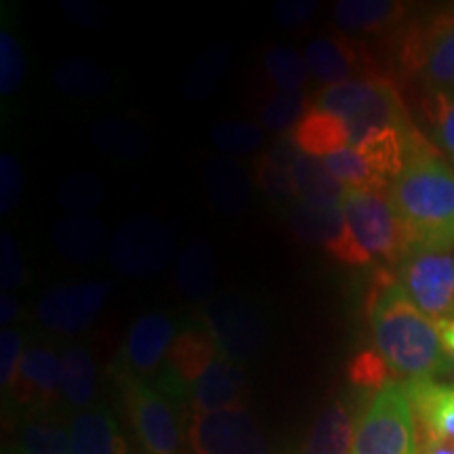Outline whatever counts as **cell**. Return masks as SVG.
I'll return each mask as SVG.
<instances>
[{
    "label": "cell",
    "mask_w": 454,
    "mask_h": 454,
    "mask_svg": "<svg viewBox=\"0 0 454 454\" xmlns=\"http://www.w3.org/2000/svg\"><path fill=\"white\" fill-rule=\"evenodd\" d=\"M387 198L411 248H454V170L427 139L412 130L406 162L387 187Z\"/></svg>",
    "instance_id": "1"
},
{
    "label": "cell",
    "mask_w": 454,
    "mask_h": 454,
    "mask_svg": "<svg viewBox=\"0 0 454 454\" xmlns=\"http://www.w3.org/2000/svg\"><path fill=\"white\" fill-rule=\"evenodd\" d=\"M383 274L371 305L374 348L385 364L406 383L435 381L448 371V354L438 325L423 314L400 282Z\"/></svg>",
    "instance_id": "2"
},
{
    "label": "cell",
    "mask_w": 454,
    "mask_h": 454,
    "mask_svg": "<svg viewBox=\"0 0 454 454\" xmlns=\"http://www.w3.org/2000/svg\"><path fill=\"white\" fill-rule=\"evenodd\" d=\"M316 107L337 116L349 135V147H360L385 130H411L408 112L395 84L383 76H364L325 87Z\"/></svg>",
    "instance_id": "3"
},
{
    "label": "cell",
    "mask_w": 454,
    "mask_h": 454,
    "mask_svg": "<svg viewBox=\"0 0 454 454\" xmlns=\"http://www.w3.org/2000/svg\"><path fill=\"white\" fill-rule=\"evenodd\" d=\"M351 454H419L417 417L406 383L387 381L356 427Z\"/></svg>",
    "instance_id": "4"
},
{
    "label": "cell",
    "mask_w": 454,
    "mask_h": 454,
    "mask_svg": "<svg viewBox=\"0 0 454 454\" xmlns=\"http://www.w3.org/2000/svg\"><path fill=\"white\" fill-rule=\"evenodd\" d=\"M351 236L371 261L397 265L411 251V242L391 207L387 190H354L348 187L340 198Z\"/></svg>",
    "instance_id": "5"
},
{
    "label": "cell",
    "mask_w": 454,
    "mask_h": 454,
    "mask_svg": "<svg viewBox=\"0 0 454 454\" xmlns=\"http://www.w3.org/2000/svg\"><path fill=\"white\" fill-rule=\"evenodd\" d=\"M402 64L419 78L425 95L454 93V11L412 27L402 43Z\"/></svg>",
    "instance_id": "6"
},
{
    "label": "cell",
    "mask_w": 454,
    "mask_h": 454,
    "mask_svg": "<svg viewBox=\"0 0 454 454\" xmlns=\"http://www.w3.org/2000/svg\"><path fill=\"white\" fill-rule=\"evenodd\" d=\"M397 282L425 316L454 322V254L411 248L397 263Z\"/></svg>",
    "instance_id": "7"
},
{
    "label": "cell",
    "mask_w": 454,
    "mask_h": 454,
    "mask_svg": "<svg viewBox=\"0 0 454 454\" xmlns=\"http://www.w3.org/2000/svg\"><path fill=\"white\" fill-rule=\"evenodd\" d=\"M124 406L144 454H181L184 440L167 395L137 377L122 379Z\"/></svg>",
    "instance_id": "8"
},
{
    "label": "cell",
    "mask_w": 454,
    "mask_h": 454,
    "mask_svg": "<svg viewBox=\"0 0 454 454\" xmlns=\"http://www.w3.org/2000/svg\"><path fill=\"white\" fill-rule=\"evenodd\" d=\"M173 254V236L160 221L150 215L124 221L110 242L112 265L129 278L160 274Z\"/></svg>",
    "instance_id": "9"
},
{
    "label": "cell",
    "mask_w": 454,
    "mask_h": 454,
    "mask_svg": "<svg viewBox=\"0 0 454 454\" xmlns=\"http://www.w3.org/2000/svg\"><path fill=\"white\" fill-rule=\"evenodd\" d=\"M204 322L221 354L234 362L259 354L268 339L263 316L242 294H221L213 299L204 309Z\"/></svg>",
    "instance_id": "10"
},
{
    "label": "cell",
    "mask_w": 454,
    "mask_h": 454,
    "mask_svg": "<svg viewBox=\"0 0 454 454\" xmlns=\"http://www.w3.org/2000/svg\"><path fill=\"white\" fill-rule=\"evenodd\" d=\"M187 442L194 454H270L263 431L247 411L192 414Z\"/></svg>",
    "instance_id": "11"
},
{
    "label": "cell",
    "mask_w": 454,
    "mask_h": 454,
    "mask_svg": "<svg viewBox=\"0 0 454 454\" xmlns=\"http://www.w3.org/2000/svg\"><path fill=\"white\" fill-rule=\"evenodd\" d=\"M110 291L107 282L61 284L43 294L36 305V317L47 331L72 337L98 320Z\"/></svg>",
    "instance_id": "12"
},
{
    "label": "cell",
    "mask_w": 454,
    "mask_h": 454,
    "mask_svg": "<svg viewBox=\"0 0 454 454\" xmlns=\"http://www.w3.org/2000/svg\"><path fill=\"white\" fill-rule=\"evenodd\" d=\"M293 230L311 244L325 247L334 259L348 265H368L372 263L368 254L362 251L360 244L351 236L343 208L339 204L317 207L299 200L291 213Z\"/></svg>",
    "instance_id": "13"
},
{
    "label": "cell",
    "mask_w": 454,
    "mask_h": 454,
    "mask_svg": "<svg viewBox=\"0 0 454 454\" xmlns=\"http://www.w3.org/2000/svg\"><path fill=\"white\" fill-rule=\"evenodd\" d=\"M11 397L17 406L44 411L61 394V357L47 345H32L24 351Z\"/></svg>",
    "instance_id": "14"
},
{
    "label": "cell",
    "mask_w": 454,
    "mask_h": 454,
    "mask_svg": "<svg viewBox=\"0 0 454 454\" xmlns=\"http://www.w3.org/2000/svg\"><path fill=\"white\" fill-rule=\"evenodd\" d=\"M192 414L247 411L248 387L242 368L231 357L219 354L217 360L192 385Z\"/></svg>",
    "instance_id": "15"
},
{
    "label": "cell",
    "mask_w": 454,
    "mask_h": 454,
    "mask_svg": "<svg viewBox=\"0 0 454 454\" xmlns=\"http://www.w3.org/2000/svg\"><path fill=\"white\" fill-rule=\"evenodd\" d=\"M175 337H177V328L167 314L150 311V314L139 316L129 328L127 340H124V364L139 377L152 374L164 364Z\"/></svg>",
    "instance_id": "16"
},
{
    "label": "cell",
    "mask_w": 454,
    "mask_h": 454,
    "mask_svg": "<svg viewBox=\"0 0 454 454\" xmlns=\"http://www.w3.org/2000/svg\"><path fill=\"white\" fill-rule=\"evenodd\" d=\"M305 61H308L311 76L325 87L354 81V78H364V59H362L360 49L343 38L325 36L311 41L305 47Z\"/></svg>",
    "instance_id": "17"
},
{
    "label": "cell",
    "mask_w": 454,
    "mask_h": 454,
    "mask_svg": "<svg viewBox=\"0 0 454 454\" xmlns=\"http://www.w3.org/2000/svg\"><path fill=\"white\" fill-rule=\"evenodd\" d=\"M406 389L417 417V434L454 444V385L423 381L406 383Z\"/></svg>",
    "instance_id": "18"
},
{
    "label": "cell",
    "mask_w": 454,
    "mask_h": 454,
    "mask_svg": "<svg viewBox=\"0 0 454 454\" xmlns=\"http://www.w3.org/2000/svg\"><path fill=\"white\" fill-rule=\"evenodd\" d=\"M219 354L221 349L217 340L207 328H184L177 333L173 348L167 356L170 377L175 383L192 387L202 377L204 371L217 360Z\"/></svg>",
    "instance_id": "19"
},
{
    "label": "cell",
    "mask_w": 454,
    "mask_h": 454,
    "mask_svg": "<svg viewBox=\"0 0 454 454\" xmlns=\"http://www.w3.org/2000/svg\"><path fill=\"white\" fill-rule=\"evenodd\" d=\"M57 251L74 263H89L104 253L107 244V230L104 221L95 215L67 213L53 227Z\"/></svg>",
    "instance_id": "20"
},
{
    "label": "cell",
    "mask_w": 454,
    "mask_h": 454,
    "mask_svg": "<svg viewBox=\"0 0 454 454\" xmlns=\"http://www.w3.org/2000/svg\"><path fill=\"white\" fill-rule=\"evenodd\" d=\"M291 141L301 154L320 158V160L349 147V135L345 124L337 116L316 106L291 130Z\"/></svg>",
    "instance_id": "21"
},
{
    "label": "cell",
    "mask_w": 454,
    "mask_h": 454,
    "mask_svg": "<svg viewBox=\"0 0 454 454\" xmlns=\"http://www.w3.org/2000/svg\"><path fill=\"white\" fill-rule=\"evenodd\" d=\"M67 431L78 454H130L116 419L104 411H82Z\"/></svg>",
    "instance_id": "22"
},
{
    "label": "cell",
    "mask_w": 454,
    "mask_h": 454,
    "mask_svg": "<svg viewBox=\"0 0 454 454\" xmlns=\"http://www.w3.org/2000/svg\"><path fill=\"white\" fill-rule=\"evenodd\" d=\"M61 397L72 408H89L98 395V366L82 343L61 349Z\"/></svg>",
    "instance_id": "23"
},
{
    "label": "cell",
    "mask_w": 454,
    "mask_h": 454,
    "mask_svg": "<svg viewBox=\"0 0 454 454\" xmlns=\"http://www.w3.org/2000/svg\"><path fill=\"white\" fill-rule=\"evenodd\" d=\"M207 187L211 200L223 215H240L251 202V184L244 168L231 158H215L207 164Z\"/></svg>",
    "instance_id": "24"
},
{
    "label": "cell",
    "mask_w": 454,
    "mask_h": 454,
    "mask_svg": "<svg viewBox=\"0 0 454 454\" xmlns=\"http://www.w3.org/2000/svg\"><path fill=\"white\" fill-rule=\"evenodd\" d=\"M354 438L356 427L349 408L333 402L316 419L303 454H351Z\"/></svg>",
    "instance_id": "25"
},
{
    "label": "cell",
    "mask_w": 454,
    "mask_h": 454,
    "mask_svg": "<svg viewBox=\"0 0 454 454\" xmlns=\"http://www.w3.org/2000/svg\"><path fill=\"white\" fill-rule=\"evenodd\" d=\"M217 278L213 247L207 240H196L181 251L177 257L179 291L190 301H204L211 297Z\"/></svg>",
    "instance_id": "26"
},
{
    "label": "cell",
    "mask_w": 454,
    "mask_h": 454,
    "mask_svg": "<svg viewBox=\"0 0 454 454\" xmlns=\"http://www.w3.org/2000/svg\"><path fill=\"white\" fill-rule=\"evenodd\" d=\"M57 89L74 99H99L110 90L112 78L98 61L84 57H67L53 72Z\"/></svg>",
    "instance_id": "27"
},
{
    "label": "cell",
    "mask_w": 454,
    "mask_h": 454,
    "mask_svg": "<svg viewBox=\"0 0 454 454\" xmlns=\"http://www.w3.org/2000/svg\"><path fill=\"white\" fill-rule=\"evenodd\" d=\"M294 187H297V198L303 202L317 204V207H328V204H339L345 194V187L328 173L320 158L297 154L293 164Z\"/></svg>",
    "instance_id": "28"
},
{
    "label": "cell",
    "mask_w": 454,
    "mask_h": 454,
    "mask_svg": "<svg viewBox=\"0 0 454 454\" xmlns=\"http://www.w3.org/2000/svg\"><path fill=\"white\" fill-rule=\"evenodd\" d=\"M404 13V4L387 0H340L334 4V20L345 32H379L394 26Z\"/></svg>",
    "instance_id": "29"
},
{
    "label": "cell",
    "mask_w": 454,
    "mask_h": 454,
    "mask_svg": "<svg viewBox=\"0 0 454 454\" xmlns=\"http://www.w3.org/2000/svg\"><path fill=\"white\" fill-rule=\"evenodd\" d=\"M90 139L101 152L118 160H133L145 152L144 130L124 118L110 116L98 121L90 129Z\"/></svg>",
    "instance_id": "30"
},
{
    "label": "cell",
    "mask_w": 454,
    "mask_h": 454,
    "mask_svg": "<svg viewBox=\"0 0 454 454\" xmlns=\"http://www.w3.org/2000/svg\"><path fill=\"white\" fill-rule=\"evenodd\" d=\"M297 154L299 150L294 147V144L280 141V144L261 158L257 167H254L257 168L261 187H263L270 196L278 198V200H288V198L297 196V187H294L293 177V164Z\"/></svg>",
    "instance_id": "31"
},
{
    "label": "cell",
    "mask_w": 454,
    "mask_h": 454,
    "mask_svg": "<svg viewBox=\"0 0 454 454\" xmlns=\"http://www.w3.org/2000/svg\"><path fill=\"white\" fill-rule=\"evenodd\" d=\"M13 454H78L70 431L49 421H26L17 429Z\"/></svg>",
    "instance_id": "32"
},
{
    "label": "cell",
    "mask_w": 454,
    "mask_h": 454,
    "mask_svg": "<svg viewBox=\"0 0 454 454\" xmlns=\"http://www.w3.org/2000/svg\"><path fill=\"white\" fill-rule=\"evenodd\" d=\"M55 200L67 213L90 215L106 200V184L98 173L81 170L61 181Z\"/></svg>",
    "instance_id": "33"
},
{
    "label": "cell",
    "mask_w": 454,
    "mask_h": 454,
    "mask_svg": "<svg viewBox=\"0 0 454 454\" xmlns=\"http://www.w3.org/2000/svg\"><path fill=\"white\" fill-rule=\"evenodd\" d=\"M322 164L345 187H354V190H387L389 187L387 181L374 173L366 158L356 147L334 152V154L322 158Z\"/></svg>",
    "instance_id": "34"
},
{
    "label": "cell",
    "mask_w": 454,
    "mask_h": 454,
    "mask_svg": "<svg viewBox=\"0 0 454 454\" xmlns=\"http://www.w3.org/2000/svg\"><path fill=\"white\" fill-rule=\"evenodd\" d=\"M230 66V49L225 44H215L204 53L198 64L192 67L184 82V93L187 99L204 101L213 95L221 76Z\"/></svg>",
    "instance_id": "35"
},
{
    "label": "cell",
    "mask_w": 454,
    "mask_h": 454,
    "mask_svg": "<svg viewBox=\"0 0 454 454\" xmlns=\"http://www.w3.org/2000/svg\"><path fill=\"white\" fill-rule=\"evenodd\" d=\"M265 70L280 93H297L308 82L309 66L305 55L291 47H274L265 53Z\"/></svg>",
    "instance_id": "36"
},
{
    "label": "cell",
    "mask_w": 454,
    "mask_h": 454,
    "mask_svg": "<svg viewBox=\"0 0 454 454\" xmlns=\"http://www.w3.org/2000/svg\"><path fill=\"white\" fill-rule=\"evenodd\" d=\"M423 110L435 145L454 160V93L425 95Z\"/></svg>",
    "instance_id": "37"
},
{
    "label": "cell",
    "mask_w": 454,
    "mask_h": 454,
    "mask_svg": "<svg viewBox=\"0 0 454 454\" xmlns=\"http://www.w3.org/2000/svg\"><path fill=\"white\" fill-rule=\"evenodd\" d=\"M309 110L308 95H303L301 90L297 93H278L261 112V122L271 133H284V130L297 127L301 118Z\"/></svg>",
    "instance_id": "38"
},
{
    "label": "cell",
    "mask_w": 454,
    "mask_h": 454,
    "mask_svg": "<svg viewBox=\"0 0 454 454\" xmlns=\"http://www.w3.org/2000/svg\"><path fill=\"white\" fill-rule=\"evenodd\" d=\"M211 139L215 147L225 152L227 156H242L251 154L263 144V130L254 127L253 122L223 121L215 124Z\"/></svg>",
    "instance_id": "39"
},
{
    "label": "cell",
    "mask_w": 454,
    "mask_h": 454,
    "mask_svg": "<svg viewBox=\"0 0 454 454\" xmlns=\"http://www.w3.org/2000/svg\"><path fill=\"white\" fill-rule=\"evenodd\" d=\"M26 76V55L13 34L0 32V93L3 98L13 95Z\"/></svg>",
    "instance_id": "40"
},
{
    "label": "cell",
    "mask_w": 454,
    "mask_h": 454,
    "mask_svg": "<svg viewBox=\"0 0 454 454\" xmlns=\"http://www.w3.org/2000/svg\"><path fill=\"white\" fill-rule=\"evenodd\" d=\"M349 381L360 387H374L381 389L387 383V364L379 351H360L348 368Z\"/></svg>",
    "instance_id": "41"
},
{
    "label": "cell",
    "mask_w": 454,
    "mask_h": 454,
    "mask_svg": "<svg viewBox=\"0 0 454 454\" xmlns=\"http://www.w3.org/2000/svg\"><path fill=\"white\" fill-rule=\"evenodd\" d=\"M24 280L26 263L24 257H21L20 247H17L13 236L3 231V236H0V286H3L4 293H9L21 286Z\"/></svg>",
    "instance_id": "42"
},
{
    "label": "cell",
    "mask_w": 454,
    "mask_h": 454,
    "mask_svg": "<svg viewBox=\"0 0 454 454\" xmlns=\"http://www.w3.org/2000/svg\"><path fill=\"white\" fill-rule=\"evenodd\" d=\"M24 339L13 328H3L0 333V385L3 391H11L24 357Z\"/></svg>",
    "instance_id": "43"
},
{
    "label": "cell",
    "mask_w": 454,
    "mask_h": 454,
    "mask_svg": "<svg viewBox=\"0 0 454 454\" xmlns=\"http://www.w3.org/2000/svg\"><path fill=\"white\" fill-rule=\"evenodd\" d=\"M21 190H24V173L20 162L13 156H0V215L7 217L13 213L15 204L20 202Z\"/></svg>",
    "instance_id": "44"
},
{
    "label": "cell",
    "mask_w": 454,
    "mask_h": 454,
    "mask_svg": "<svg viewBox=\"0 0 454 454\" xmlns=\"http://www.w3.org/2000/svg\"><path fill=\"white\" fill-rule=\"evenodd\" d=\"M317 3L311 0H278L274 4V17L284 30L303 26L316 13Z\"/></svg>",
    "instance_id": "45"
},
{
    "label": "cell",
    "mask_w": 454,
    "mask_h": 454,
    "mask_svg": "<svg viewBox=\"0 0 454 454\" xmlns=\"http://www.w3.org/2000/svg\"><path fill=\"white\" fill-rule=\"evenodd\" d=\"M64 13L78 27H87V30H101L106 24L110 11L99 7L95 3H82V0H74V3H64Z\"/></svg>",
    "instance_id": "46"
},
{
    "label": "cell",
    "mask_w": 454,
    "mask_h": 454,
    "mask_svg": "<svg viewBox=\"0 0 454 454\" xmlns=\"http://www.w3.org/2000/svg\"><path fill=\"white\" fill-rule=\"evenodd\" d=\"M419 454H454V444L434 435L419 434Z\"/></svg>",
    "instance_id": "47"
},
{
    "label": "cell",
    "mask_w": 454,
    "mask_h": 454,
    "mask_svg": "<svg viewBox=\"0 0 454 454\" xmlns=\"http://www.w3.org/2000/svg\"><path fill=\"white\" fill-rule=\"evenodd\" d=\"M17 316V299L11 293H4L0 297V325L7 326Z\"/></svg>",
    "instance_id": "48"
},
{
    "label": "cell",
    "mask_w": 454,
    "mask_h": 454,
    "mask_svg": "<svg viewBox=\"0 0 454 454\" xmlns=\"http://www.w3.org/2000/svg\"><path fill=\"white\" fill-rule=\"evenodd\" d=\"M438 331L446 354L454 360V322H438Z\"/></svg>",
    "instance_id": "49"
}]
</instances>
